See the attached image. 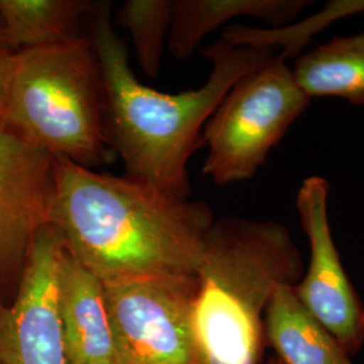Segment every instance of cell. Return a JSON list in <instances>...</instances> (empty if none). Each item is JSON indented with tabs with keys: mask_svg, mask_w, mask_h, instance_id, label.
Returning a JSON list of instances; mask_svg holds the SVG:
<instances>
[{
	"mask_svg": "<svg viewBox=\"0 0 364 364\" xmlns=\"http://www.w3.org/2000/svg\"><path fill=\"white\" fill-rule=\"evenodd\" d=\"M279 50L259 69L240 78L223 99L201 142L208 149L203 173L220 185L252 178L274 146L311 105Z\"/></svg>",
	"mask_w": 364,
	"mask_h": 364,
	"instance_id": "cell-5",
	"label": "cell"
},
{
	"mask_svg": "<svg viewBox=\"0 0 364 364\" xmlns=\"http://www.w3.org/2000/svg\"><path fill=\"white\" fill-rule=\"evenodd\" d=\"M64 251L52 225L33 240L14 299L0 302V364H69L58 314Z\"/></svg>",
	"mask_w": 364,
	"mask_h": 364,
	"instance_id": "cell-7",
	"label": "cell"
},
{
	"mask_svg": "<svg viewBox=\"0 0 364 364\" xmlns=\"http://www.w3.org/2000/svg\"><path fill=\"white\" fill-rule=\"evenodd\" d=\"M16 54L18 52L11 45L10 39L6 34L3 23L0 21V112H1V107L4 102V96H6L9 80L11 76V70H13L14 61H15Z\"/></svg>",
	"mask_w": 364,
	"mask_h": 364,
	"instance_id": "cell-16",
	"label": "cell"
},
{
	"mask_svg": "<svg viewBox=\"0 0 364 364\" xmlns=\"http://www.w3.org/2000/svg\"><path fill=\"white\" fill-rule=\"evenodd\" d=\"M111 364H205L196 338V275L105 282Z\"/></svg>",
	"mask_w": 364,
	"mask_h": 364,
	"instance_id": "cell-6",
	"label": "cell"
},
{
	"mask_svg": "<svg viewBox=\"0 0 364 364\" xmlns=\"http://www.w3.org/2000/svg\"><path fill=\"white\" fill-rule=\"evenodd\" d=\"M117 22L129 31L144 75L156 77L169 38L171 0H127L117 10Z\"/></svg>",
	"mask_w": 364,
	"mask_h": 364,
	"instance_id": "cell-15",
	"label": "cell"
},
{
	"mask_svg": "<svg viewBox=\"0 0 364 364\" xmlns=\"http://www.w3.org/2000/svg\"><path fill=\"white\" fill-rule=\"evenodd\" d=\"M215 220L204 201L54 158L49 225L66 252L103 284L196 275Z\"/></svg>",
	"mask_w": 364,
	"mask_h": 364,
	"instance_id": "cell-1",
	"label": "cell"
},
{
	"mask_svg": "<svg viewBox=\"0 0 364 364\" xmlns=\"http://www.w3.org/2000/svg\"><path fill=\"white\" fill-rule=\"evenodd\" d=\"M266 364H281L279 362H278V359L274 356V355H272L269 359H267V363Z\"/></svg>",
	"mask_w": 364,
	"mask_h": 364,
	"instance_id": "cell-17",
	"label": "cell"
},
{
	"mask_svg": "<svg viewBox=\"0 0 364 364\" xmlns=\"http://www.w3.org/2000/svg\"><path fill=\"white\" fill-rule=\"evenodd\" d=\"M308 0H171L168 48L177 60L192 57L209 33L236 18H255L270 28L296 21Z\"/></svg>",
	"mask_w": 364,
	"mask_h": 364,
	"instance_id": "cell-11",
	"label": "cell"
},
{
	"mask_svg": "<svg viewBox=\"0 0 364 364\" xmlns=\"http://www.w3.org/2000/svg\"><path fill=\"white\" fill-rule=\"evenodd\" d=\"M328 197L329 183L324 177H308L299 186L296 205L311 257L293 291L344 351L353 355L364 344V306L332 236Z\"/></svg>",
	"mask_w": 364,
	"mask_h": 364,
	"instance_id": "cell-8",
	"label": "cell"
},
{
	"mask_svg": "<svg viewBox=\"0 0 364 364\" xmlns=\"http://www.w3.org/2000/svg\"><path fill=\"white\" fill-rule=\"evenodd\" d=\"M301 91L313 97H338L364 105V31L335 37L294 61Z\"/></svg>",
	"mask_w": 364,
	"mask_h": 364,
	"instance_id": "cell-13",
	"label": "cell"
},
{
	"mask_svg": "<svg viewBox=\"0 0 364 364\" xmlns=\"http://www.w3.org/2000/svg\"><path fill=\"white\" fill-rule=\"evenodd\" d=\"M87 0H0V21L16 52L57 46L81 38L91 13Z\"/></svg>",
	"mask_w": 364,
	"mask_h": 364,
	"instance_id": "cell-14",
	"label": "cell"
},
{
	"mask_svg": "<svg viewBox=\"0 0 364 364\" xmlns=\"http://www.w3.org/2000/svg\"><path fill=\"white\" fill-rule=\"evenodd\" d=\"M58 314L69 364H111L112 332L103 282L64 251Z\"/></svg>",
	"mask_w": 364,
	"mask_h": 364,
	"instance_id": "cell-10",
	"label": "cell"
},
{
	"mask_svg": "<svg viewBox=\"0 0 364 364\" xmlns=\"http://www.w3.org/2000/svg\"><path fill=\"white\" fill-rule=\"evenodd\" d=\"M54 158L0 120V287H18L33 240L49 225Z\"/></svg>",
	"mask_w": 364,
	"mask_h": 364,
	"instance_id": "cell-9",
	"label": "cell"
},
{
	"mask_svg": "<svg viewBox=\"0 0 364 364\" xmlns=\"http://www.w3.org/2000/svg\"><path fill=\"white\" fill-rule=\"evenodd\" d=\"M304 270L284 224L216 219L196 273L193 324L205 364H262L269 302L279 287H296Z\"/></svg>",
	"mask_w": 364,
	"mask_h": 364,
	"instance_id": "cell-3",
	"label": "cell"
},
{
	"mask_svg": "<svg viewBox=\"0 0 364 364\" xmlns=\"http://www.w3.org/2000/svg\"><path fill=\"white\" fill-rule=\"evenodd\" d=\"M263 338L281 364H353L338 340L299 302L293 287L274 293L263 318Z\"/></svg>",
	"mask_w": 364,
	"mask_h": 364,
	"instance_id": "cell-12",
	"label": "cell"
},
{
	"mask_svg": "<svg viewBox=\"0 0 364 364\" xmlns=\"http://www.w3.org/2000/svg\"><path fill=\"white\" fill-rule=\"evenodd\" d=\"M0 120L53 158L109 164L105 78L90 38L18 52Z\"/></svg>",
	"mask_w": 364,
	"mask_h": 364,
	"instance_id": "cell-4",
	"label": "cell"
},
{
	"mask_svg": "<svg viewBox=\"0 0 364 364\" xmlns=\"http://www.w3.org/2000/svg\"><path fill=\"white\" fill-rule=\"evenodd\" d=\"M87 22L105 78V131L112 151L122 158L127 176L189 198L188 162L203 146L205 124L235 84L269 63L278 49L219 38L203 50L212 63L205 84L165 93L135 77L108 1L93 3Z\"/></svg>",
	"mask_w": 364,
	"mask_h": 364,
	"instance_id": "cell-2",
	"label": "cell"
}]
</instances>
